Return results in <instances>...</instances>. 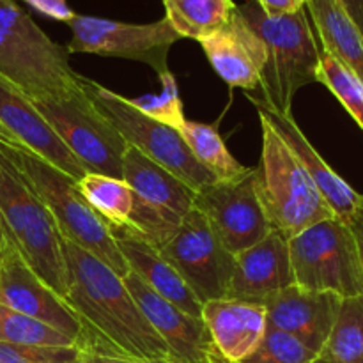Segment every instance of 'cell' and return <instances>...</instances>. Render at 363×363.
<instances>
[{
  "label": "cell",
  "mask_w": 363,
  "mask_h": 363,
  "mask_svg": "<svg viewBox=\"0 0 363 363\" xmlns=\"http://www.w3.org/2000/svg\"><path fill=\"white\" fill-rule=\"evenodd\" d=\"M69 287L64 296L82 325V351L138 363H179L133 300L123 277L64 240Z\"/></svg>",
  "instance_id": "1"
},
{
  "label": "cell",
  "mask_w": 363,
  "mask_h": 363,
  "mask_svg": "<svg viewBox=\"0 0 363 363\" xmlns=\"http://www.w3.org/2000/svg\"><path fill=\"white\" fill-rule=\"evenodd\" d=\"M199 43L225 84L245 91L259 87L268 53L262 39L245 21L238 7L227 25Z\"/></svg>",
  "instance_id": "17"
},
{
  "label": "cell",
  "mask_w": 363,
  "mask_h": 363,
  "mask_svg": "<svg viewBox=\"0 0 363 363\" xmlns=\"http://www.w3.org/2000/svg\"><path fill=\"white\" fill-rule=\"evenodd\" d=\"M342 300L332 293H315L296 284L279 291L264 301L269 328L280 330L319 353L335 325Z\"/></svg>",
  "instance_id": "16"
},
{
  "label": "cell",
  "mask_w": 363,
  "mask_h": 363,
  "mask_svg": "<svg viewBox=\"0 0 363 363\" xmlns=\"http://www.w3.org/2000/svg\"><path fill=\"white\" fill-rule=\"evenodd\" d=\"M165 18L181 38L202 41L227 25L236 11L233 0H163Z\"/></svg>",
  "instance_id": "24"
},
{
  "label": "cell",
  "mask_w": 363,
  "mask_h": 363,
  "mask_svg": "<svg viewBox=\"0 0 363 363\" xmlns=\"http://www.w3.org/2000/svg\"><path fill=\"white\" fill-rule=\"evenodd\" d=\"M188 149L197 158V162L206 170L213 174L216 181H233L245 176L250 167H245L230 155L223 142L222 135L218 133L213 124L197 123V121H184L179 128Z\"/></svg>",
  "instance_id": "25"
},
{
  "label": "cell",
  "mask_w": 363,
  "mask_h": 363,
  "mask_svg": "<svg viewBox=\"0 0 363 363\" xmlns=\"http://www.w3.org/2000/svg\"><path fill=\"white\" fill-rule=\"evenodd\" d=\"M318 82L325 85L347 110L354 123L363 131V84L357 74L351 73L335 57L321 50L318 67Z\"/></svg>",
  "instance_id": "28"
},
{
  "label": "cell",
  "mask_w": 363,
  "mask_h": 363,
  "mask_svg": "<svg viewBox=\"0 0 363 363\" xmlns=\"http://www.w3.org/2000/svg\"><path fill=\"white\" fill-rule=\"evenodd\" d=\"M259 119L262 149L261 160L254 169V188L269 229L289 240L323 220L335 218L282 137L264 117L259 116Z\"/></svg>",
  "instance_id": "5"
},
{
  "label": "cell",
  "mask_w": 363,
  "mask_h": 363,
  "mask_svg": "<svg viewBox=\"0 0 363 363\" xmlns=\"http://www.w3.org/2000/svg\"><path fill=\"white\" fill-rule=\"evenodd\" d=\"M202 321L218 353L229 363L243 362L259 346L268 328L264 305L233 298L202 305Z\"/></svg>",
  "instance_id": "22"
},
{
  "label": "cell",
  "mask_w": 363,
  "mask_h": 363,
  "mask_svg": "<svg viewBox=\"0 0 363 363\" xmlns=\"http://www.w3.org/2000/svg\"><path fill=\"white\" fill-rule=\"evenodd\" d=\"M110 233L131 273L174 307L195 318H202V303L184 284L179 273L160 254L158 248L152 247L130 225L110 227Z\"/></svg>",
  "instance_id": "21"
},
{
  "label": "cell",
  "mask_w": 363,
  "mask_h": 363,
  "mask_svg": "<svg viewBox=\"0 0 363 363\" xmlns=\"http://www.w3.org/2000/svg\"><path fill=\"white\" fill-rule=\"evenodd\" d=\"M23 2L28 4L38 13H41L43 16H48L52 20L69 23L74 18V13L67 0H23Z\"/></svg>",
  "instance_id": "33"
},
{
  "label": "cell",
  "mask_w": 363,
  "mask_h": 363,
  "mask_svg": "<svg viewBox=\"0 0 363 363\" xmlns=\"http://www.w3.org/2000/svg\"><path fill=\"white\" fill-rule=\"evenodd\" d=\"M323 50L357 74L363 84V34L339 0H305Z\"/></svg>",
  "instance_id": "23"
},
{
  "label": "cell",
  "mask_w": 363,
  "mask_h": 363,
  "mask_svg": "<svg viewBox=\"0 0 363 363\" xmlns=\"http://www.w3.org/2000/svg\"><path fill=\"white\" fill-rule=\"evenodd\" d=\"M293 284L289 240L277 230H269L264 240L236 255L227 298L262 305Z\"/></svg>",
  "instance_id": "18"
},
{
  "label": "cell",
  "mask_w": 363,
  "mask_h": 363,
  "mask_svg": "<svg viewBox=\"0 0 363 363\" xmlns=\"http://www.w3.org/2000/svg\"><path fill=\"white\" fill-rule=\"evenodd\" d=\"M347 227L353 233L354 241H357L358 247V254H360V261H362V268H363V197L360 206L357 208L354 215L351 216V220L347 222Z\"/></svg>",
  "instance_id": "35"
},
{
  "label": "cell",
  "mask_w": 363,
  "mask_h": 363,
  "mask_svg": "<svg viewBox=\"0 0 363 363\" xmlns=\"http://www.w3.org/2000/svg\"><path fill=\"white\" fill-rule=\"evenodd\" d=\"M77 186L108 227L128 225L133 208V194L123 179L87 172L77 181Z\"/></svg>",
  "instance_id": "27"
},
{
  "label": "cell",
  "mask_w": 363,
  "mask_h": 363,
  "mask_svg": "<svg viewBox=\"0 0 363 363\" xmlns=\"http://www.w3.org/2000/svg\"><path fill=\"white\" fill-rule=\"evenodd\" d=\"M0 223L32 269L66 296L69 272L64 257L62 234L45 202L21 170L0 151Z\"/></svg>",
  "instance_id": "6"
},
{
  "label": "cell",
  "mask_w": 363,
  "mask_h": 363,
  "mask_svg": "<svg viewBox=\"0 0 363 363\" xmlns=\"http://www.w3.org/2000/svg\"><path fill=\"white\" fill-rule=\"evenodd\" d=\"M315 357L296 337L268 326L259 346L240 363H314Z\"/></svg>",
  "instance_id": "30"
},
{
  "label": "cell",
  "mask_w": 363,
  "mask_h": 363,
  "mask_svg": "<svg viewBox=\"0 0 363 363\" xmlns=\"http://www.w3.org/2000/svg\"><path fill=\"white\" fill-rule=\"evenodd\" d=\"M0 234H2V223H0Z\"/></svg>",
  "instance_id": "39"
},
{
  "label": "cell",
  "mask_w": 363,
  "mask_h": 363,
  "mask_svg": "<svg viewBox=\"0 0 363 363\" xmlns=\"http://www.w3.org/2000/svg\"><path fill=\"white\" fill-rule=\"evenodd\" d=\"M195 209L233 255L269 234V223L254 188V169L233 181H215L195 194Z\"/></svg>",
  "instance_id": "13"
},
{
  "label": "cell",
  "mask_w": 363,
  "mask_h": 363,
  "mask_svg": "<svg viewBox=\"0 0 363 363\" xmlns=\"http://www.w3.org/2000/svg\"><path fill=\"white\" fill-rule=\"evenodd\" d=\"M202 305L229 293L234 259L199 209H191L179 230L158 248Z\"/></svg>",
  "instance_id": "12"
},
{
  "label": "cell",
  "mask_w": 363,
  "mask_h": 363,
  "mask_svg": "<svg viewBox=\"0 0 363 363\" xmlns=\"http://www.w3.org/2000/svg\"><path fill=\"white\" fill-rule=\"evenodd\" d=\"M160 80H162V92L160 94H147L142 96V98L128 99H130L131 105L137 106L142 113H145L151 119L179 130L186 119H184L183 101L179 98L176 78L172 73H167L160 77Z\"/></svg>",
  "instance_id": "31"
},
{
  "label": "cell",
  "mask_w": 363,
  "mask_h": 363,
  "mask_svg": "<svg viewBox=\"0 0 363 363\" xmlns=\"http://www.w3.org/2000/svg\"><path fill=\"white\" fill-rule=\"evenodd\" d=\"M363 34V0H339Z\"/></svg>",
  "instance_id": "37"
},
{
  "label": "cell",
  "mask_w": 363,
  "mask_h": 363,
  "mask_svg": "<svg viewBox=\"0 0 363 363\" xmlns=\"http://www.w3.org/2000/svg\"><path fill=\"white\" fill-rule=\"evenodd\" d=\"M80 353L77 346H23L0 340V363H74Z\"/></svg>",
  "instance_id": "32"
},
{
  "label": "cell",
  "mask_w": 363,
  "mask_h": 363,
  "mask_svg": "<svg viewBox=\"0 0 363 363\" xmlns=\"http://www.w3.org/2000/svg\"><path fill=\"white\" fill-rule=\"evenodd\" d=\"M314 363H363V296L342 300L335 325Z\"/></svg>",
  "instance_id": "26"
},
{
  "label": "cell",
  "mask_w": 363,
  "mask_h": 363,
  "mask_svg": "<svg viewBox=\"0 0 363 363\" xmlns=\"http://www.w3.org/2000/svg\"><path fill=\"white\" fill-rule=\"evenodd\" d=\"M0 151L21 170L32 190L45 202L64 240L87 250L119 277L130 272L108 223L85 201L73 177L23 145L0 142Z\"/></svg>",
  "instance_id": "3"
},
{
  "label": "cell",
  "mask_w": 363,
  "mask_h": 363,
  "mask_svg": "<svg viewBox=\"0 0 363 363\" xmlns=\"http://www.w3.org/2000/svg\"><path fill=\"white\" fill-rule=\"evenodd\" d=\"M0 124L16 138L18 144L45 158L74 181H80L87 174L38 112L34 103L4 82H0Z\"/></svg>",
  "instance_id": "20"
},
{
  "label": "cell",
  "mask_w": 363,
  "mask_h": 363,
  "mask_svg": "<svg viewBox=\"0 0 363 363\" xmlns=\"http://www.w3.org/2000/svg\"><path fill=\"white\" fill-rule=\"evenodd\" d=\"M0 82L32 103L80 87L69 53L50 39L14 0H0Z\"/></svg>",
  "instance_id": "2"
},
{
  "label": "cell",
  "mask_w": 363,
  "mask_h": 363,
  "mask_svg": "<svg viewBox=\"0 0 363 363\" xmlns=\"http://www.w3.org/2000/svg\"><path fill=\"white\" fill-rule=\"evenodd\" d=\"M250 101L255 105L259 116L264 117V119L272 124L273 130L282 137V140L286 142L287 147L293 151V155L296 156L298 162L301 163V167L307 170V174L311 176V179L314 181L319 194L323 195L326 204L330 206V209L333 211L335 218H339L340 222L344 223L350 222L351 216L354 215L357 208L360 206L363 195L358 194L350 183H346V181H344L342 177L323 160V156L319 155V152L315 151L314 145L308 142V138L305 137V133L300 130V126H298V123L294 121V117L291 116V113L277 112V110L264 105L262 99L250 98Z\"/></svg>",
  "instance_id": "19"
},
{
  "label": "cell",
  "mask_w": 363,
  "mask_h": 363,
  "mask_svg": "<svg viewBox=\"0 0 363 363\" xmlns=\"http://www.w3.org/2000/svg\"><path fill=\"white\" fill-rule=\"evenodd\" d=\"M268 16H286L305 7V0H255Z\"/></svg>",
  "instance_id": "34"
},
{
  "label": "cell",
  "mask_w": 363,
  "mask_h": 363,
  "mask_svg": "<svg viewBox=\"0 0 363 363\" xmlns=\"http://www.w3.org/2000/svg\"><path fill=\"white\" fill-rule=\"evenodd\" d=\"M123 181L133 194L128 225L152 247H163L195 208V191L131 145L123 158Z\"/></svg>",
  "instance_id": "9"
},
{
  "label": "cell",
  "mask_w": 363,
  "mask_h": 363,
  "mask_svg": "<svg viewBox=\"0 0 363 363\" xmlns=\"http://www.w3.org/2000/svg\"><path fill=\"white\" fill-rule=\"evenodd\" d=\"M82 87L128 145L138 149L149 160L179 177L195 194L215 183L213 174L191 155L179 130L151 119L131 105L128 98L89 78L82 77Z\"/></svg>",
  "instance_id": "8"
},
{
  "label": "cell",
  "mask_w": 363,
  "mask_h": 363,
  "mask_svg": "<svg viewBox=\"0 0 363 363\" xmlns=\"http://www.w3.org/2000/svg\"><path fill=\"white\" fill-rule=\"evenodd\" d=\"M0 303L52 326L77 346L80 344L82 325L74 312L28 266L4 227L0 234Z\"/></svg>",
  "instance_id": "14"
},
{
  "label": "cell",
  "mask_w": 363,
  "mask_h": 363,
  "mask_svg": "<svg viewBox=\"0 0 363 363\" xmlns=\"http://www.w3.org/2000/svg\"><path fill=\"white\" fill-rule=\"evenodd\" d=\"M294 284L340 300L363 296V268L347 223L328 218L289 238Z\"/></svg>",
  "instance_id": "7"
},
{
  "label": "cell",
  "mask_w": 363,
  "mask_h": 363,
  "mask_svg": "<svg viewBox=\"0 0 363 363\" xmlns=\"http://www.w3.org/2000/svg\"><path fill=\"white\" fill-rule=\"evenodd\" d=\"M0 340L23 346H77L52 326L4 307L0 303ZM78 347V346H77Z\"/></svg>",
  "instance_id": "29"
},
{
  "label": "cell",
  "mask_w": 363,
  "mask_h": 363,
  "mask_svg": "<svg viewBox=\"0 0 363 363\" xmlns=\"http://www.w3.org/2000/svg\"><path fill=\"white\" fill-rule=\"evenodd\" d=\"M34 106L53 128L85 172L123 179L126 140L85 94L84 87Z\"/></svg>",
  "instance_id": "10"
},
{
  "label": "cell",
  "mask_w": 363,
  "mask_h": 363,
  "mask_svg": "<svg viewBox=\"0 0 363 363\" xmlns=\"http://www.w3.org/2000/svg\"><path fill=\"white\" fill-rule=\"evenodd\" d=\"M71 41L67 53H96L103 57H121L151 66L158 77L170 73L169 52L181 39L162 18L152 23H124L98 16L74 14L69 21Z\"/></svg>",
  "instance_id": "11"
},
{
  "label": "cell",
  "mask_w": 363,
  "mask_h": 363,
  "mask_svg": "<svg viewBox=\"0 0 363 363\" xmlns=\"http://www.w3.org/2000/svg\"><path fill=\"white\" fill-rule=\"evenodd\" d=\"M124 286L152 328L179 363H229L216 350L202 318L186 314L149 289L135 273L123 277Z\"/></svg>",
  "instance_id": "15"
},
{
  "label": "cell",
  "mask_w": 363,
  "mask_h": 363,
  "mask_svg": "<svg viewBox=\"0 0 363 363\" xmlns=\"http://www.w3.org/2000/svg\"><path fill=\"white\" fill-rule=\"evenodd\" d=\"M74 363H138V362L128 360V358L106 357V354H96V353H89V351H82L80 357H78V360Z\"/></svg>",
  "instance_id": "36"
},
{
  "label": "cell",
  "mask_w": 363,
  "mask_h": 363,
  "mask_svg": "<svg viewBox=\"0 0 363 363\" xmlns=\"http://www.w3.org/2000/svg\"><path fill=\"white\" fill-rule=\"evenodd\" d=\"M0 142H4V144H18L16 138H14L13 135H11L9 131H7L6 128L2 126V124H0ZM18 145H20V144H18Z\"/></svg>",
  "instance_id": "38"
},
{
  "label": "cell",
  "mask_w": 363,
  "mask_h": 363,
  "mask_svg": "<svg viewBox=\"0 0 363 363\" xmlns=\"http://www.w3.org/2000/svg\"><path fill=\"white\" fill-rule=\"evenodd\" d=\"M241 16L266 46V66L259 87L262 103L280 113H291L296 92L318 82L321 50L308 23L307 9L286 16H268L255 0L238 6Z\"/></svg>",
  "instance_id": "4"
}]
</instances>
